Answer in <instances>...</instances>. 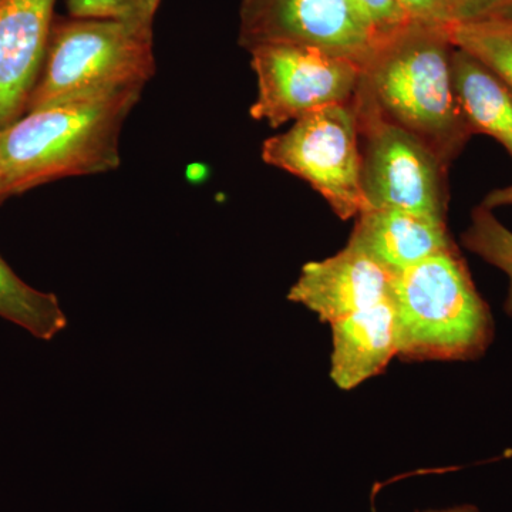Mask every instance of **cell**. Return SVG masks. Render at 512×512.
<instances>
[{"mask_svg":"<svg viewBox=\"0 0 512 512\" xmlns=\"http://www.w3.org/2000/svg\"><path fill=\"white\" fill-rule=\"evenodd\" d=\"M141 89L28 111L0 130L3 198L66 177L116 170L120 134Z\"/></svg>","mask_w":512,"mask_h":512,"instance_id":"1","label":"cell"},{"mask_svg":"<svg viewBox=\"0 0 512 512\" xmlns=\"http://www.w3.org/2000/svg\"><path fill=\"white\" fill-rule=\"evenodd\" d=\"M448 28L410 23L383 40L362 69L360 84L397 126L451 163L471 136L454 93Z\"/></svg>","mask_w":512,"mask_h":512,"instance_id":"2","label":"cell"},{"mask_svg":"<svg viewBox=\"0 0 512 512\" xmlns=\"http://www.w3.org/2000/svg\"><path fill=\"white\" fill-rule=\"evenodd\" d=\"M389 298L403 360L470 362L493 343V313L457 247L392 275Z\"/></svg>","mask_w":512,"mask_h":512,"instance_id":"3","label":"cell"},{"mask_svg":"<svg viewBox=\"0 0 512 512\" xmlns=\"http://www.w3.org/2000/svg\"><path fill=\"white\" fill-rule=\"evenodd\" d=\"M156 67L153 23L57 18L28 111L144 90Z\"/></svg>","mask_w":512,"mask_h":512,"instance_id":"4","label":"cell"},{"mask_svg":"<svg viewBox=\"0 0 512 512\" xmlns=\"http://www.w3.org/2000/svg\"><path fill=\"white\" fill-rule=\"evenodd\" d=\"M366 210H402L447 221L446 165L380 111L359 83L352 99Z\"/></svg>","mask_w":512,"mask_h":512,"instance_id":"5","label":"cell"},{"mask_svg":"<svg viewBox=\"0 0 512 512\" xmlns=\"http://www.w3.org/2000/svg\"><path fill=\"white\" fill-rule=\"evenodd\" d=\"M262 160L311 185L340 220H352L366 210L352 101L293 121L285 133L265 140Z\"/></svg>","mask_w":512,"mask_h":512,"instance_id":"6","label":"cell"},{"mask_svg":"<svg viewBox=\"0 0 512 512\" xmlns=\"http://www.w3.org/2000/svg\"><path fill=\"white\" fill-rule=\"evenodd\" d=\"M249 55L258 82L249 114L272 128L350 103L362 77L359 63L318 47L265 45L249 50Z\"/></svg>","mask_w":512,"mask_h":512,"instance_id":"7","label":"cell"},{"mask_svg":"<svg viewBox=\"0 0 512 512\" xmlns=\"http://www.w3.org/2000/svg\"><path fill=\"white\" fill-rule=\"evenodd\" d=\"M239 46L318 47L365 66L377 42L349 0H242Z\"/></svg>","mask_w":512,"mask_h":512,"instance_id":"8","label":"cell"},{"mask_svg":"<svg viewBox=\"0 0 512 512\" xmlns=\"http://www.w3.org/2000/svg\"><path fill=\"white\" fill-rule=\"evenodd\" d=\"M56 0L0 3V130L28 111L55 22Z\"/></svg>","mask_w":512,"mask_h":512,"instance_id":"9","label":"cell"},{"mask_svg":"<svg viewBox=\"0 0 512 512\" xmlns=\"http://www.w3.org/2000/svg\"><path fill=\"white\" fill-rule=\"evenodd\" d=\"M390 284L389 272L348 244L330 258L303 266L288 299L330 325L389 298Z\"/></svg>","mask_w":512,"mask_h":512,"instance_id":"10","label":"cell"},{"mask_svg":"<svg viewBox=\"0 0 512 512\" xmlns=\"http://www.w3.org/2000/svg\"><path fill=\"white\" fill-rule=\"evenodd\" d=\"M348 244L362 251L390 275L457 247L447 221L402 210H365L355 218Z\"/></svg>","mask_w":512,"mask_h":512,"instance_id":"11","label":"cell"},{"mask_svg":"<svg viewBox=\"0 0 512 512\" xmlns=\"http://www.w3.org/2000/svg\"><path fill=\"white\" fill-rule=\"evenodd\" d=\"M330 379L353 390L386 369L397 356L394 309L390 298L330 323Z\"/></svg>","mask_w":512,"mask_h":512,"instance_id":"12","label":"cell"},{"mask_svg":"<svg viewBox=\"0 0 512 512\" xmlns=\"http://www.w3.org/2000/svg\"><path fill=\"white\" fill-rule=\"evenodd\" d=\"M454 93L471 136L497 140L512 157V89L470 53L454 47Z\"/></svg>","mask_w":512,"mask_h":512,"instance_id":"13","label":"cell"},{"mask_svg":"<svg viewBox=\"0 0 512 512\" xmlns=\"http://www.w3.org/2000/svg\"><path fill=\"white\" fill-rule=\"evenodd\" d=\"M0 316L37 339L52 340L66 329L67 318L53 293L23 282L0 256Z\"/></svg>","mask_w":512,"mask_h":512,"instance_id":"14","label":"cell"},{"mask_svg":"<svg viewBox=\"0 0 512 512\" xmlns=\"http://www.w3.org/2000/svg\"><path fill=\"white\" fill-rule=\"evenodd\" d=\"M451 43L493 70L512 89V16L454 23Z\"/></svg>","mask_w":512,"mask_h":512,"instance_id":"15","label":"cell"},{"mask_svg":"<svg viewBox=\"0 0 512 512\" xmlns=\"http://www.w3.org/2000/svg\"><path fill=\"white\" fill-rule=\"evenodd\" d=\"M461 242L468 251L480 256L487 264L503 271L508 276L507 299L504 309L512 318V231L488 210L477 205L471 212V222L461 235Z\"/></svg>","mask_w":512,"mask_h":512,"instance_id":"16","label":"cell"},{"mask_svg":"<svg viewBox=\"0 0 512 512\" xmlns=\"http://www.w3.org/2000/svg\"><path fill=\"white\" fill-rule=\"evenodd\" d=\"M161 0H69L73 18L137 20L154 23Z\"/></svg>","mask_w":512,"mask_h":512,"instance_id":"17","label":"cell"},{"mask_svg":"<svg viewBox=\"0 0 512 512\" xmlns=\"http://www.w3.org/2000/svg\"><path fill=\"white\" fill-rule=\"evenodd\" d=\"M357 16L375 36L377 45L410 25L397 0H349Z\"/></svg>","mask_w":512,"mask_h":512,"instance_id":"18","label":"cell"},{"mask_svg":"<svg viewBox=\"0 0 512 512\" xmlns=\"http://www.w3.org/2000/svg\"><path fill=\"white\" fill-rule=\"evenodd\" d=\"M454 23L512 16V0H448Z\"/></svg>","mask_w":512,"mask_h":512,"instance_id":"19","label":"cell"},{"mask_svg":"<svg viewBox=\"0 0 512 512\" xmlns=\"http://www.w3.org/2000/svg\"><path fill=\"white\" fill-rule=\"evenodd\" d=\"M406 18L419 25L450 28L454 25L448 0H397Z\"/></svg>","mask_w":512,"mask_h":512,"instance_id":"20","label":"cell"},{"mask_svg":"<svg viewBox=\"0 0 512 512\" xmlns=\"http://www.w3.org/2000/svg\"><path fill=\"white\" fill-rule=\"evenodd\" d=\"M481 205L493 211L495 208L510 207L512 205V184L488 192L484 200L481 201Z\"/></svg>","mask_w":512,"mask_h":512,"instance_id":"21","label":"cell"},{"mask_svg":"<svg viewBox=\"0 0 512 512\" xmlns=\"http://www.w3.org/2000/svg\"><path fill=\"white\" fill-rule=\"evenodd\" d=\"M423 512H481L476 505L464 504L457 507L446 508V510H430Z\"/></svg>","mask_w":512,"mask_h":512,"instance_id":"22","label":"cell"},{"mask_svg":"<svg viewBox=\"0 0 512 512\" xmlns=\"http://www.w3.org/2000/svg\"><path fill=\"white\" fill-rule=\"evenodd\" d=\"M0 201H2V192H0Z\"/></svg>","mask_w":512,"mask_h":512,"instance_id":"23","label":"cell"},{"mask_svg":"<svg viewBox=\"0 0 512 512\" xmlns=\"http://www.w3.org/2000/svg\"><path fill=\"white\" fill-rule=\"evenodd\" d=\"M2 2H3V0H0V3H2Z\"/></svg>","mask_w":512,"mask_h":512,"instance_id":"24","label":"cell"}]
</instances>
